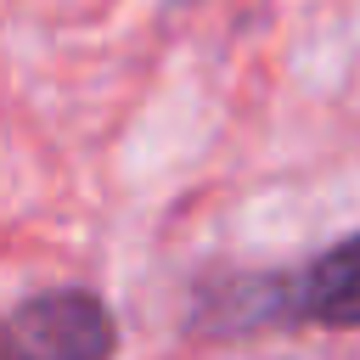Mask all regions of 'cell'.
I'll return each mask as SVG.
<instances>
[{
	"label": "cell",
	"mask_w": 360,
	"mask_h": 360,
	"mask_svg": "<svg viewBox=\"0 0 360 360\" xmlns=\"http://www.w3.org/2000/svg\"><path fill=\"white\" fill-rule=\"evenodd\" d=\"M219 315L225 326H264V321H292V326H326L349 332L360 326V231L309 259L292 276H253L225 292Z\"/></svg>",
	"instance_id": "obj_1"
},
{
	"label": "cell",
	"mask_w": 360,
	"mask_h": 360,
	"mask_svg": "<svg viewBox=\"0 0 360 360\" xmlns=\"http://www.w3.org/2000/svg\"><path fill=\"white\" fill-rule=\"evenodd\" d=\"M118 326L96 292L56 287L0 321V360H112Z\"/></svg>",
	"instance_id": "obj_2"
}]
</instances>
